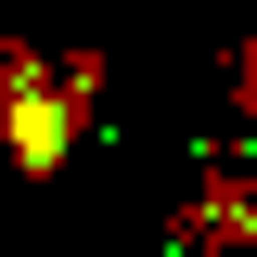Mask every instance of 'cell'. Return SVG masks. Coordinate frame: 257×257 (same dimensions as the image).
<instances>
[{
    "instance_id": "6da1fadb",
    "label": "cell",
    "mask_w": 257,
    "mask_h": 257,
    "mask_svg": "<svg viewBox=\"0 0 257 257\" xmlns=\"http://www.w3.org/2000/svg\"><path fill=\"white\" fill-rule=\"evenodd\" d=\"M0 128H13V155H26V167H52L64 142H77V77L52 90V64H26V77H13V103H0Z\"/></svg>"
}]
</instances>
